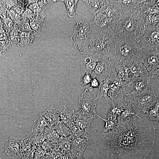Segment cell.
<instances>
[{"mask_svg": "<svg viewBox=\"0 0 159 159\" xmlns=\"http://www.w3.org/2000/svg\"><path fill=\"white\" fill-rule=\"evenodd\" d=\"M155 139L152 122L134 112L118 117L114 127L105 130L95 144L101 159H145Z\"/></svg>", "mask_w": 159, "mask_h": 159, "instance_id": "obj_1", "label": "cell"}, {"mask_svg": "<svg viewBox=\"0 0 159 159\" xmlns=\"http://www.w3.org/2000/svg\"><path fill=\"white\" fill-rule=\"evenodd\" d=\"M145 14L141 8L133 13L113 18L111 28L115 37L134 41L141 37L145 29Z\"/></svg>", "mask_w": 159, "mask_h": 159, "instance_id": "obj_2", "label": "cell"}, {"mask_svg": "<svg viewBox=\"0 0 159 159\" xmlns=\"http://www.w3.org/2000/svg\"><path fill=\"white\" fill-rule=\"evenodd\" d=\"M115 39V35L111 28L102 29L92 27L84 53H91L97 56L100 59L110 58Z\"/></svg>", "mask_w": 159, "mask_h": 159, "instance_id": "obj_3", "label": "cell"}, {"mask_svg": "<svg viewBox=\"0 0 159 159\" xmlns=\"http://www.w3.org/2000/svg\"><path fill=\"white\" fill-rule=\"evenodd\" d=\"M140 53L133 41L115 37L109 57L115 65L123 64L129 67L138 59Z\"/></svg>", "mask_w": 159, "mask_h": 159, "instance_id": "obj_4", "label": "cell"}, {"mask_svg": "<svg viewBox=\"0 0 159 159\" xmlns=\"http://www.w3.org/2000/svg\"><path fill=\"white\" fill-rule=\"evenodd\" d=\"M159 24L145 25L143 36L134 41L140 52L145 53L159 49Z\"/></svg>", "mask_w": 159, "mask_h": 159, "instance_id": "obj_5", "label": "cell"}, {"mask_svg": "<svg viewBox=\"0 0 159 159\" xmlns=\"http://www.w3.org/2000/svg\"><path fill=\"white\" fill-rule=\"evenodd\" d=\"M92 30L91 21L82 19L74 26L73 32L70 39L75 47L81 54H83L85 52Z\"/></svg>", "mask_w": 159, "mask_h": 159, "instance_id": "obj_6", "label": "cell"}, {"mask_svg": "<svg viewBox=\"0 0 159 159\" xmlns=\"http://www.w3.org/2000/svg\"><path fill=\"white\" fill-rule=\"evenodd\" d=\"M124 97L126 104L137 113L143 115L146 111L153 107L159 99L158 97L151 93L137 97H132L127 94Z\"/></svg>", "mask_w": 159, "mask_h": 159, "instance_id": "obj_7", "label": "cell"}, {"mask_svg": "<svg viewBox=\"0 0 159 159\" xmlns=\"http://www.w3.org/2000/svg\"><path fill=\"white\" fill-rule=\"evenodd\" d=\"M159 49L147 53L140 52V54L138 60L144 64L148 77L151 79L153 77L159 79Z\"/></svg>", "mask_w": 159, "mask_h": 159, "instance_id": "obj_8", "label": "cell"}, {"mask_svg": "<svg viewBox=\"0 0 159 159\" xmlns=\"http://www.w3.org/2000/svg\"><path fill=\"white\" fill-rule=\"evenodd\" d=\"M97 102L95 97L86 88L82 91L79 97L78 105L80 111L88 117L95 118L97 114L96 110Z\"/></svg>", "mask_w": 159, "mask_h": 159, "instance_id": "obj_9", "label": "cell"}, {"mask_svg": "<svg viewBox=\"0 0 159 159\" xmlns=\"http://www.w3.org/2000/svg\"><path fill=\"white\" fill-rule=\"evenodd\" d=\"M69 138L71 145L70 154L77 158L81 156L91 139L90 133L76 134L72 133Z\"/></svg>", "mask_w": 159, "mask_h": 159, "instance_id": "obj_10", "label": "cell"}, {"mask_svg": "<svg viewBox=\"0 0 159 159\" xmlns=\"http://www.w3.org/2000/svg\"><path fill=\"white\" fill-rule=\"evenodd\" d=\"M115 16L129 15L141 8L143 0H110Z\"/></svg>", "mask_w": 159, "mask_h": 159, "instance_id": "obj_11", "label": "cell"}, {"mask_svg": "<svg viewBox=\"0 0 159 159\" xmlns=\"http://www.w3.org/2000/svg\"><path fill=\"white\" fill-rule=\"evenodd\" d=\"M115 68L110 58H103L97 62L93 71L90 73L92 78H96L99 83L105 80Z\"/></svg>", "mask_w": 159, "mask_h": 159, "instance_id": "obj_12", "label": "cell"}, {"mask_svg": "<svg viewBox=\"0 0 159 159\" xmlns=\"http://www.w3.org/2000/svg\"><path fill=\"white\" fill-rule=\"evenodd\" d=\"M94 118L84 115L80 110L75 112L71 128L72 133L76 134L90 133L91 124Z\"/></svg>", "mask_w": 159, "mask_h": 159, "instance_id": "obj_13", "label": "cell"}, {"mask_svg": "<svg viewBox=\"0 0 159 159\" xmlns=\"http://www.w3.org/2000/svg\"><path fill=\"white\" fill-rule=\"evenodd\" d=\"M150 78L147 77L127 82V87L130 88L132 92L127 94L132 97H137L151 93L150 86Z\"/></svg>", "mask_w": 159, "mask_h": 159, "instance_id": "obj_14", "label": "cell"}, {"mask_svg": "<svg viewBox=\"0 0 159 159\" xmlns=\"http://www.w3.org/2000/svg\"><path fill=\"white\" fill-rule=\"evenodd\" d=\"M81 58L80 66L85 72L90 73L94 70L98 62L100 60L97 56L90 53H83Z\"/></svg>", "mask_w": 159, "mask_h": 159, "instance_id": "obj_15", "label": "cell"}, {"mask_svg": "<svg viewBox=\"0 0 159 159\" xmlns=\"http://www.w3.org/2000/svg\"><path fill=\"white\" fill-rule=\"evenodd\" d=\"M129 67L132 81H134L141 78L148 77L146 68L141 61L138 59L137 60Z\"/></svg>", "mask_w": 159, "mask_h": 159, "instance_id": "obj_16", "label": "cell"}, {"mask_svg": "<svg viewBox=\"0 0 159 159\" xmlns=\"http://www.w3.org/2000/svg\"><path fill=\"white\" fill-rule=\"evenodd\" d=\"M55 107L59 118V122L67 125L71 130L75 112L74 110L68 109L64 105L55 106Z\"/></svg>", "mask_w": 159, "mask_h": 159, "instance_id": "obj_17", "label": "cell"}, {"mask_svg": "<svg viewBox=\"0 0 159 159\" xmlns=\"http://www.w3.org/2000/svg\"><path fill=\"white\" fill-rule=\"evenodd\" d=\"M111 82L107 78L100 83V85L95 97L97 102L111 104L112 102L108 96L109 84Z\"/></svg>", "mask_w": 159, "mask_h": 159, "instance_id": "obj_18", "label": "cell"}, {"mask_svg": "<svg viewBox=\"0 0 159 159\" xmlns=\"http://www.w3.org/2000/svg\"><path fill=\"white\" fill-rule=\"evenodd\" d=\"M112 18H110L99 14L97 13L91 21L92 26L93 28L107 29L111 28Z\"/></svg>", "mask_w": 159, "mask_h": 159, "instance_id": "obj_19", "label": "cell"}, {"mask_svg": "<svg viewBox=\"0 0 159 159\" xmlns=\"http://www.w3.org/2000/svg\"><path fill=\"white\" fill-rule=\"evenodd\" d=\"M47 124L50 126L56 125L59 118L55 107L52 106L42 113Z\"/></svg>", "mask_w": 159, "mask_h": 159, "instance_id": "obj_20", "label": "cell"}, {"mask_svg": "<svg viewBox=\"0 0 159 159\" xmlns=\"http://www.w3.org/2000/svg\"><path fill=\"white\" fill-rule=\"evenodd\" d=\"M115 66L118 78L127 82L132 81L129 67L123 64H115Z\"/></svg>", "mask_w": 159, "mask_h": 159, "instance_id": "obj_21", "label": "cell"}, {"mask_svg": "<svg viewBox=\"0 0 159 159\" xmlns=\"http://www.w3.org/2000/svg\"><path fill=\"white\" fill-rule=\"evenodd\" d=\"M159 100L158 99L152 107L146 111L143 114V116L150 120L159 122Z\"/></svg>", "mask_w": 159, "mask_h": 159, "instance_id": "obj_22", "label": "cell"}, {"mask_svg": "<svg viewBox=\"0 0 159 159\" xmlns=\"http://www.w3.org/2000/svg\"><path fill=\"white\" fill-rule=\"evenodd\" d=\"M16 44L14 42L9 39L0 40V58L11 50Z\"/></svg>", "mask_w": 159, "mask_h": 159, "instance_id": "obj_23", "label": "cell"}, {"mask_svg": "<svg viewBox=\"0 0 159 159\" xmlns=\"http://www.w3.org/2000/svg\"><path fill=\"white\" fill-rule=\"evenodd\" d=\"M87 8L95 16L97 14L104 0H83Z\"/></svg>", "mask_w": 159, "mask_h": 159, "instance_id": "obj_24", "label": "cell"}, {"mask_svg": "<svg viewBox=\"0 0 159 159\" xmlns=\"http://www.w3.org/2000/svg\"><path fill=\"white\" fill-rule=\"evenodd\" d=\"M56 132L60 137L67 138L72 134V130L65 124L59 122L55 126Z\"/></svg>", "mask_w": 159, "mask_h": 159, "instance_id": "obj_25", "label": "cell"}, {"mask_svg": "<svg viewBox=\"0 0 159 159\" xmlns=\"http://www.w3.org/2000/svg\"><path fill=\"white\" fill-rule=\"evenodd\" d=\"M61 1H62L65 5L68 16L71 18L74 17L77 5L79 1L65 0Z\"/></svg>", "mask_w": 159, "mask_h": 159, "instance_id": "obj_26", "label": "cell"}, {"mask_svg": "<svg viewBox=\"0 0 159 159\" xmlns=\"http://www.w3.org/2000/svg\"><path fill=\"white\" fill-rule=\"evenodd\" d=\"M109 87L108 96L112 102L114 101V99L119 94H122L125 90L112 82L109 84Z\"/></svg>", "mask_w": 159, "mask_h": 159, "instance_id": "obj_27", "label": "cell"}, {"mask_svg": "<svg viewBox=\"0 0 159 159\" xmlns=\"http://www.w3.org/2000/svg\"><path fill=\"white\" fill-rule=\"evenodd\" d=\"M58 143V148L63 153L70 154L71 145L69 137H60Z\"/></svg>", "mask_w": 159, "mask_h": 159, "instance_id": "obj_28", "label": "cell"}, {"mask_svg": "<svg viewBox=\"0 0 159 159\" xmlns=\"http://www.w3.org/2000/svg\"><path fill=\"white\" fill-rule=\"evenodd\" d=\"M45 17L38 16L32 21L30 27L35 32H39L40 30Z\"/></svg>", "mask_w": 159, "mask_h": 159, "instance_id": "obj_29", "label": "cell"}, {"mask_svg": "<svg viewBox=\"0 0 159 159\" xmlns=\"http://www.w3.org/2000/svg\"><path fill=\"white\" fill-rule=\"evenodd\" d=\"M92 79L90 73L85 72V74H82L80 83L82 86L86 85L90 83Z\"/></svg>", "mask_w": 159, "mask_h": 159, "instance_id": "obj_30", "label": "cell"}, {"mask_svg": "<svg viewBox=\"0 0 159 159\" xmlns=\"http://www.w3.org/2000/svg\"><path fill=\"white\" fill-rule=\"evenodd\" d=\"M90 87L88 88V90L90 91H92L94 88L99 87L100 83L96 78H92L90 83Z\"/></svg>", "mask_w": 159, "mask_h": 159, "instance_id": "obj_31", "label": "cell"}, {"mask_svg": "<svg viewBox=\"0 0 159 159\" xmlns=\"http://www.w3.org/2000/svg\"><path fill=\"white\" fill-rule=\"evenodd\" d=\"M77 159H83L82 156H80V157H79V158H78Z\"/></svg>", "mask_w": 159, "mask_h": 159, "instance_id": "obj_32", "label": "cell"}]
</instances>
